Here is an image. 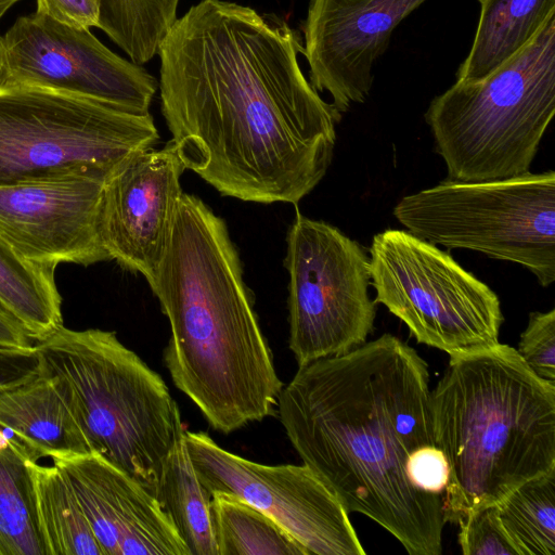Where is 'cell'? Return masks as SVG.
Returning <instances> with one entry per match:
<instances>
[{
  "instance_id": "obj_1",
  "label": "cell",
  "mask_w": 555,
  "mask_h": 555,
  "mask_svg": "<svg viewBox=\"0 0 555 555\" xmlns=\"http://www.w3.org/2000/svg\"><path fill=\"white\" fill-rule=\"evenodd\" d=\"M298 33L274 15L201 0L158 50L160 106L185 169L221 195L297 204L325 176L341 119L305 77Z\"/></svg>"
},
{
  "instance_id": "obj_2",
  "label": "cell",
  "mask_w": 555,
  "mask_h": 555,
  "mask_svg": "<svg viewBox=\"0 0 555 555\" xmlns=\"http://www.w3.org/2000/svg\"><path fill=\"white\" fill-rule=\"evenodd\" d=\"M429 382L426 361L386 333L299 365L276 404L302 464L410 555H440L446 525L442 495L408 474L411 454L435 444Z\"/></svg>"
},
{
  "instance_id": "obj_3",
  "label": "cell",
  "mask_w": 555,
  "mask_h": 555,
  "mask_svg": "<svg viewBox=\"0 0 555 555\" xmlns=\"http://www.w3.org/2000/svg\"><path fill=\"white\" fill-rule=\"evenodd\" d=\"M171 335L164 362L177 388L223 434L274 414L283 384L227 223L182 193L149 284Z\"/></svg>"
},
{
  "instance_id": "obj_4",
  "label": "cell",
  "mask_w": 555,
  "mask_h": 555,
  "mask_svg": "<svg viewBox=\"0 0 555 555\" xmlns=\"http://www.w3.org/2000/svg\"><path fill=\"white\" fill-rule=\"evenodd\" d=\"M431 412L449 468L444 522L459 525L472 509L555 469V385L514 347L450 356L431 390Z\"/></svg>"
},
{
  "instance_id": "obj_5",
  "label": "cell",
  "mask_w": 555,
  "mask_h": 555,
  "mask_svg": "<svg viewBox=\"0 0 555 555\" xmlns=\"http://www.w3.org/2000/svg\"><path fill=\"white\" fill-rule=\"evenodd\" d=\"M35 348L91 452L153 494L164 463L184 431L162 376L112 331L63 325Z\"/></svg>"
},
{
  "instance_id": "obj_6",
  "label": "cell",
  "mask_w": 555,
  "mask_h": 555,
  "mask_svg": "<svg viewBox=\"0 0 555 555\" xmlns=\"http://www.w3.org/2000/svg\"><path fill=\"white\" fill-rule=\"evenodd\" d=\"M554 114L555 13L488 76L434 98L425 120L449 180L488 181L530 172Z\"/></svg>"
},
{
  "instance_id": "obj_7",
  "label": "cell",
  "mask_w": 555,
  "mask_h": 555,
  "mask_svg": "<svg viewBox=\"0 0 555 555\" xmlns=\"http://www.w3.org/2000/svg\"><path fill=\"white\" fill-rule=\"evenodd\" d=\"M159 140L152 115L35 87L0 88V186L106 180Z\"/></svg>"
},
{
  "instance_id": "obj_8",
  "label": "cell",
  "mask_w": 555,
  "mask_h": 555,
  "mask_svg": "<svg viewBox=\"0 0 555 555\" xmlns=\"http://www.w3.org/2000/svg\"><path fill=\"white\" fill-rule=\"evenodd\" d=\"M393 216L433 244L518 263L543 287L555 281L553 170L488 181L448 179L402 197Z\"/></svg>"
},
{
  "instance_id": "obj_9",
  "label": "cell",
  "mask_w": 555,
  "mask_h": 555,
  "mask_svg": "<svg viewBox=\"0 0 555 555\" xmlns=\"http://www.w3.org/2000/svg\"><path fill=\"white\" fill-rule=\"evenodd\" d=\"M374 302L400 319L418 344L461 354L499 343L498 295L453 257L408 230L387 229L369 249Z\"/></svg>"
},
{
  "instance_id": "obj_10",
  "label": "cell",
  "mask_w": 555,
  "mask_h": 555,
  "mask_svg": "<svg viewBox=\"0 0 555 555\" xmlns=\"http://www.w3.org/2000/svg\"><path fill=\"white\" fill-rule=\"evenodd\" d=\"M286 245L288 347L298 366L364 344L376 315L364 248L336 227L298 210Z\"/></svg>"
},
{
  "instance_id": "obj_11",
  "label": "cell",
  "mask_w": 555,
  "mask_h": 555,
  "mask_svg": "<svg viewBox=\"0 0 555 555\" xmlns=\"http://www.w3.org/2000/svg\"><path fill=\"white\" fill-rule=\"evenodd\" d=\"M35 87L149 114L157 80L106 48L90 28L34 12L0 35V88Z\"/></svg>"
},
{
  "instance_id": "obj_12",
  "label": "cell",
  "mask_w": 555,
  "mask_h": 555,
  "mask_svg": "<svg viewBox=\"0 0 555 555\" xmlns=\"http://www.w3.org/2000/svg\"><path fill=\"white\" fill-rule=\"evenodd\" d=\"M194 469L210 494H231L261 511L309 555H364L349 513L307 465H264L231 453L206 433L184 429Z\"/></svg>"
},
{
  "instance_id": "obj_13",
  "label": "cell",
  "mask_w": 555,
  "mask_h": 555,
  "mask_svg": "<svg viewBox=\"0 0 555 555\" xmlns=\"http://www.w3.org/2000/svg\"><path fill=\"white\" fill-rule=\"evenodd\" d=\"M426 0H310L302 54L311 86L339 113L363 103L393 29Z\"/></svg>"
},
{
  "instance_id": "obj_14",
  "label": "cell",
  "mask_w": 555,
  "mask_h": 555,
  "mask_svg": "<svg viewBox=\"0 0 555 555\" xmlns=\"http://www.w3.org/2000/svg\"><path fill=\"white\" fill-rule=\"evenodd\" d=\"M173 144L139 152L104 181L101 231L111 260L150 284L171 233L184 171Z\"/></svg>"
},
{
  "instance_id": "obj_15",
  "label": "cell",
  "mask_w": 555,
  "mask_h": 555,
  "mask_svg": "<svg viewBox=\"0 0 555 555\" xmlns=\"http://www.w3.org/2000/svg\"><path fill=\"white\" fill-rule=\"evenodd\" d=\"M104 181L81 177L0 186V237L37 262L87 267L111 260L101 231Z\"/></svg>"
},
{
  "instance_id": "obj_16",
  "label": "cell",
  "mask_w": 555,
  "mask_h": 555,
  "mask_svg": "<svg viewBox=\"0 0 555 555\" xmlns=\"http://www.w3.org/2000/svg\"><path fill=\"white\" fill-rule=\"evenodd\" d=\"M52 460L104 555H189L156 498L128 474L96 453Z\"/></svg>"
},
{
  "instance_id": "obj_17",
  "label": "cell",
  "mask_w": 555,
  "mask_h": 555,
  "mask_svg": "<svg viewBox=\"0 0 555 555\" xmlns=\"http://www.w3.org/2000/svg\"><path fill=\"white\" fill-rule=\"evenodd\" d=\"M0 427L22 443L37 462L92 453L61 396L43 370L35 378L0 391Z\"/></svg>"
},
{
  "instance_id": "obj_18",
  "label": "cell",
  "mask_w": 555,
  "mask_h": 555,
  "mask_svg": "<svg viewBox=\"0 0 555 555\" xmlns=\"http://www.w3.org/2000/svg\"><path fill=\"white\" fill-rule=\"evenodd\" d=\"M480 16L456 81L482 79L524 48L555 13V0H478Z\"/></svg>"
},
{
  "instance_id": "obj_19",
  "label": "cell",
  "mask_w": 555,
  "mask_h": 555,
  "mask_svg": "<svg viewBox=\"0 0 555 555\" xmlns=\"http://www.w3.org/2000/svg\"><path fill=\"white\" fill-rule=\"evenodd\" d=\"M56 266L29 260L0 237V305L37 341L63 326Z\"/></svg>"
},
{
  "instance_id": "obj_20",
  "label": "cell",
  "mask_w": 555,
  "mask_h": 555,
  "mask_svg": "<svg viewBox=\"0 0 555 555\" xmlns=\"http://www.w3.org/2000/svg\"><path fill=\"white\" fill-rule=\"evenodd\" d=\"M153 495L171 520L189 555H219L211 525V494L194 469L184 431L164 463Z\"/></svg>"
},
{
  "instance_id": "obj_21",
  "label": "cell",
  "mask_w": 555,
  "mask_h": 555,
  "mask_svg": "<svg viewBox=\"0 0 555 555\" xmlns=\"http://www.w3.org/2000/svg\"><path fill=\"white\" fill-rule=\"evenodd\" d=\"M47 555H104L63 470L28 460Z\"/></svg>"
},
{
  "instance_id": "obj_22",
  "label": "cell",
  "mask_w": 555,
  "mask_h": 555,
  "mask_svg": "<svg viewBox=\"0 0 555 555\" xmlns=\"http://www.w3.org/2000/svg\"><path fill=\"white\" fill-rule=\"evenodd\" d=\"M28 460L26 448L0 427V555H47Z\"/></svg>"
},
{
  "instance_id": "obj_23",
  "label": "cell",
  "mask_w": 555,
  "mask_h": 555,
  "mask_svg": "<svg viewBox=\"0 0 555 555\" xmlns=\"http://www.w3.org/2000/svg\"><path fill=\"white\" fill-rule=\"evenodd\" d=\"M210 516L219 555H309L271 517L231 494H211Z\"/></svg>"
},
{
  "instance_id": "obj_24",
  "label": "cell",
  "mask_w": 555,
  "mask_h": 555,
  "mask_svg": "<svg viewBox=\"0 0 555 555\" xmlns=\"http://www.w3.org/2000/svg\"><path fill=\"white\" fill-rule=\"evenodd\" d=\"M496 504L519 555L555 554V469L522 482Z\"/></svg>"
},
{
  "instance_id": "obj_25",
  "label": "cell",
  "mask_w": 555,
  "mask_h": 555,
  "mask_svg": "<svg viewBox=\"0 0 555 555\" xmlns=\"http://www.w3.org/2000/svg\"><path fill=\"white\" fill-rule=\"evenodd\" d=\"M179 0H101L98 28L113 41L143 37L163 25Z\"/></svg>"
},
{
  "instance_id": "obj_26",
  "label": "cell",
  "mask_w": 555,
  "mask_h": 555,
  "mask_svg": "<svg viewBox=\"0 0 555 555\" xmlns=\"http://www.w3.org/2000/svg\"><path fill=\"white\" fill-rule=\"evenodd\" d=\"M459 526L464 555H519L502 525L496 503L472 509Z\"/></svg>"
},
{
  "instance_id": "obj_27",
  "label": "cell",
  "mask_w": 555,
  "mask_h": 555,
  "mask_svg": "<svg viewBox=\"0 0 555 555\" xmlns=\"http://www.w3.org/2000/svg\"><path fill=\"white\" fill-rule=\"evenodd\" d=\"M516 350L539 378L555 385V309L530 313Z\"/></svg>"
},
{
  "instance_id": "obj_28",
  "label": "cell",
  "mask_w": 555,
  "mask_h": 555,
  "mask_svg": "<svg viewBox=\"0 0 555 555\" xmlns=\"http://www.w3.org/2000/svg\"><path fill=\"white\" fill-rule=\"evenodd\" d=\"M408 474L418 489L442 495L449 475L446 456L436 444L418 448L409 459Z\"/></svg>"
},
{
  "instance_id": "obj_29",
  "label": "cell",
  "mask_w": 555,
  "mask_h": 555,
  "mask_svg": "<svg viewBox=\"0 0 555 555\" xmlns=\"http://www.w3.org/2000/svg\"><path fill=\"white\" fill-rule=\"evenodd\" d=\"M42 371L41 358L33 349L0 346V391L26 383Z\"/></svg>"
},
{
  "instance_id": "obj_30",
  "label": "cell",
  "mask_w": 555,
  "mask_h": 555,
  "mask_svg": "<svg viewBox=\"0 0 555 555\" xmlns=\"http://www.w3.org/2000/svg\"><path fill=\"white\" fill-rule=\"evenodd\" d=\"M101 0H37V13L63 24L91 28L98 27Z\"/></svg>"
},
{
  "instance_id": "obj_31",
  "label": "cell",
  "mask_w": 555,
  "mask_h": 555,
  "mask_svg": "<svg viewBox=\"0 0 555 555\" xmlns=\"http://www.w3.org/2000/svg\"><path fill=\"white\" fill-rule=\"evenodd\" d=\"M35 345L23 324L0 305V346L33 349Z\"/></svg>"
},
{
  "instance_id": "obj_32",
  "label": "cell",
  "mask_w": 555,
  "mask_h": 555,
  "mask_svg": "<svg viewBox=\"0 0 555 555\" xmlns=\"http://www.w3.org/2000/svg\"><path fill=\"white\" fill-rule=\"evenodd\" d=\"M20 0H0V20Z\"/></svg>"
}]
</instances>
